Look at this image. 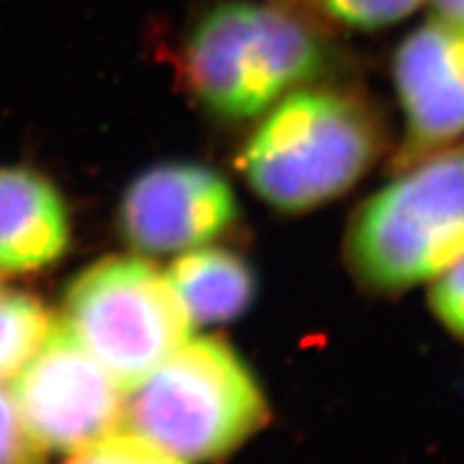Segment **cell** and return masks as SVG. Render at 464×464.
<instances>
[{
  "label": "cell",
  "instance_id": "obj_13",
  "mask_svg": "<svg viewBox=\"0 0 464 464\" xmlns=\"http://www.w3.org/2000/svg\"><path fill=\"white\" fill-rule=\"evenodd\" d=\"M66 464H182L132 430H114L70 453Z\"/></svg>",
  "mask_w": 464,
  "mask_h": 464
},
{
  "label": "cell",
  "instance_id": "obj_12",
  "mask_svg": "<svg viewBox=\"0 0 464 464\" xmlns=\"http://www.w3.org/2000/svg\"><path fill=\"white\" fill-rule=\"evenodd\" d=\"M329 22L375 32L409 18L426 0H312Z\"/></svg>",
  "mask_w": 464,
  "mask_h": 464
},
{
  "label": "cell",
  "instance_id": "obj_16",
  "mask_svg": "<svg viewBox=\"0 0 464 464\" xmlns=\"http://www.w3.org/2000/svg\"><path fill=\"white\" fill-rule=\"evenodd\" d=\"M435 20L464 32V0H428Z\"/></svg>",
  "mask_w": 464,
  "mask_h": 464
},
{
  "label": "cell",
  "instance_id": "obj_6",
  "mask_svg": "<svg viewBox=\"0 0 464 464\" xmlns=\"http://www.w3.org/2000/svg\"><path fill=\"white\" fill-rule=\"evenodd\" d=\"M12 383L22 422L43 451L74 453L124 422V389L61 319Z\"/></svg>",
  "mask_w": 464,
  "mask_h": 464
},
{
  "label": "cell",
  "instance_id": "obj_17",
  "mask_svg": "<svg viewBox=\"0 0 464 464\" xmlns=\"http://www.w3.org/2000/svg\"><path fill=\"white\" fill-rule=\"evenodd\" d=\"M283 3H286V0H283Z\"/></svg>",
  "mask_w": 464,
  "mask_h": 464
},
{
  "label": "cell",
  "instance_id": "obj_4",
  "mask_svg": "<svg viewBox=\"0 0 464 464\" xmlns=\"http://www.w3.org/2000/svg\"><path fill=\"white\" fill-rule=\"evenodd\" d=\"M464 256V141L397 172L354 211L344 259L375 295L404 293Z\"/></svg>",
  "mask_w": 464,
  "mask_h": 464
},
{
  "label": "cell",
  "instance_id": "obj_2",
  "mask_svg": "<svg viewBox=\"0 0 464 464\" xmlns=\"http://www.w3.org/2000/svg\"><path fill=\"white\" fill-rule=\"evenodd\" d=\"M373 99L337 80L290 92L261 114L238 153L252 190L275 211L308 213L353 190L387 150Z\"/></svg>",
  "mask_w": 464,
  "mask_h": 464
},
{
  "label": "cell",
  "instance_id": "obj_1",
  "mask_svg": "<svg viewBox=\"0 0 464 464\" xmlns=\"http://www.w3.org/2000/svg\"><path fill=\"white\" fill-rule=\"evenodd\" d=\"M337 43L286 3L221 0L201 12L182 43L188 93L223 121H252L290 92L337 80Z\"/></svg>",
  "mask_w": 464,
  "mask_h": 464
},
{
  "label": "cell",
  "instance_id": "obj_14",
  "mask_svg": "<svg viewBox=\"0 0 464 464\" xmlns=\"http://www.w3.org/2000/svg\"><path fill=\"white\" fill-rule=\"evenodd\" d=\"M43 449L27 433L12 395L0 387V464H41Z\"/></svg>",
  "mask_w": 464,
  "mask_h": 464
},
{
  "label": "cell",
  "instance_id": "obj_9",
  "mask_svg": "<svg viewBox=\"0 0 464 464\" xmlns=\"http://www.w3.org/2000/svg\"><path fill=\"white\" fill-rule=\"evenodd\" d=\"M68 213L54 184L25 167H0V271L47 267L68 248Z\"/></svg>",
  "mask_w": 464,
  "mask_h": 464
},
{
  "label": "cell",
  "instance_id": "obj_7",
  "mask_svg": "<svg viewBox=\"0 0 464 464\" xmlns=\"http://www.w3.org/2000/svg\"><path fill=\"white\" fill-rule=\"evenodd\" d=\"M391 74L404 119L399 172L464 136V32L431 18L401 41Z\"/></svg>",
  "mask_w": 464,
  "mask_h": 464
},
{
  "label": "cell",
  "instance_id": "obj_10",
  "mask_svg": "<svg viewBox=\"0 0 464 464\" xmlns=\"http://www.w3.org/2000/svg\"><path fill=\"white\" fill-rule=\"evenodd\" d=\"M165 275L194 325L235 322L257 296L252 266L227 248L186 250Z\"/></svg>",
  "mask_w": 464,
  "mask_h": 464
},
{
  "label": "cell",
  "instance_id": "obj_3",
  "mask_svg": "<svg viewBox=\"0 0 464 464\" xmlns=\"http://www.w3.org/2000/svg\"><path fill=\"white\" fill-rule=\"evenodd\" d=\"M244 358L221 339H188L128 391L124 422L182 464L230 455L269 422Z\"/></svg>",
  "mask_w": 464,
  "mask_h": 464
},
{
  "label": "cell",
  "instance_id": "obj_15",
  "mask_svg": "<svg viewBox=\"0 0 464 464\" xmlns=\"http://www.w3.org/2000/svg\"><path fill=\"white\" fill-rule=\"evenodd\" d=\"M430 302L435 317L453 335L464 339V256L441 273L431 288Z\"/></svg>",
  "mask_w": 464,
  "mask_h": 464
},
{
  "label": "cell",
  "instance_id": "obj_8",
  "mask_svg": "<svg viewBox=\"0 0 464 464\" xmlns=\"http://www.w3.org/2000/svg\"><path fill=\"white\" fill-rule=\"evenodd\" d=\"M237 217V196L219 172L199 163L169 161L128 184L119 221L134 248L170 254L215 240Z\"/></svg>",
  "mask_w": 464,
  "mask_h": 464
},
{
  "label": "cell",
  "instance_id": "obj_11",
  "mask_svg": "<svg viewBox=\"0 0 464 464\" xmlns=\"http://www.w3.org/2000/svg\"><path fill=\"white\" fill-rule=\"evenodd\" d=\"M54 319L27 293H0V382H12L45 343Z\"/></svg>",
  "mask_w": 464,
  "mask_h": 464
},
{
  "label": "cell",
  "instance_id": "obj_5",
  "mask_svg": "<svg viewBox=\"0 0 464 464\" xmlns=\"http://www.w3.org/2000/svg\"><path fill=\"white\" fill-rule=\"evenodd\" d=\"M63 322L124 391L192 335V319L167 275L132 256L83 269L64 295Z\"/></svg>",
  "mask_w": 464,
  "mask_h": 464
}]
</instances>
